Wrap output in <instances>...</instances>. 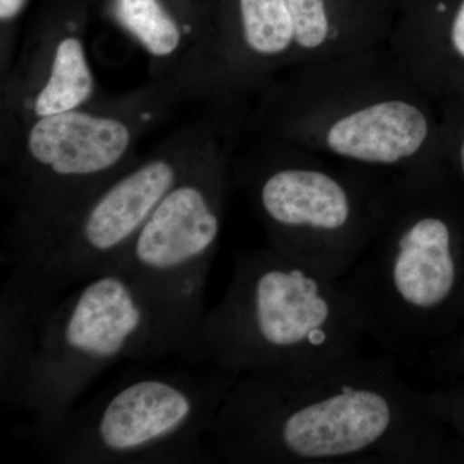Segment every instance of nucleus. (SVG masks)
Wrapping results in <instances>:
<instances>
[{"label":"nucleus","mask_w":464,"mask_h":464,"mask_svg":"<svg viewBox=\"0 0 464 464\" xmlns=\"http://www.w3.org/2000/svg\"><path fill=\"white\" fill-rule=\"evenodd\" d=\"M210 142L203 150H166L130 164L58 215H14L2 253L9 275L36 297L53 301L110 270Z\"/></svg>","instance_id":"nucleus-8"},{"label":"nucleus","mask_w":464,"mask_h":464,"mask_svg":"<svg viewBox=\"0 0 464 464\" xmlns=\"http://www.w3.org/2000/svg\"><path fill=\"white\" fill-rule=\"evenodd\" d=\"M433 404L464 445V386L431 392Z\"/></svg>","instance_id":"nucleus-16"},{"label":"nucleus","mask_w":464,"mask_h":464,"mask_svg":"<svg viewBox=\"0 0 464 464\" xmlns=\"http://www.w3.org/2000/svg\"><path fill=\"white\" fill-rule=\"evenodd\" d=\"M429 366L439 378H451L464 372V325L450 338L429 353Z\"/></svg>","instance_id":"nucleus-15"},{"label":"nucleus","mask_w":464,"mask_h":464,"mask_svg":"<svg viewBox=\"0 0 464 464\" xmlns=\"http://www.w3.org/2000/svg\"><path fill=\"white\" fill-rule=\"evenodd\" d=\"M112 14L119 25L158 60L181 54L188 44L190 25H182L160 0H112Z\"/></svg>","instance_id":"nucleus-13"},{"label":"nucleus","mask_w":464,"mask_h":464,"mask_svg":"<svg viewBox=\"0 0 464 464\" xmlns=\"http://www.w3.org/2000/svg\"><path fill=\"white\" fill-rule=\"evenodd\" d=\"M240 375L207 362L132 371L34 439L63 464L210 462L208 438Z\"/></svg>","instance_id":"nucleus-5"},{"label":"nucleus","mask_w":464,"mask_h":464,"mask_svg":"<svg viewBox=\"0 0 464 464\" xmlns=\"http://www.w3.org/2000/svg\"><path fill=\"white\" fill-rule=\"evenodd\" d=\"M134 139L130 118L85 106L29 121L3 181L14 215L44 218L81 203L130 166Z\"/></svg>","instance_id":"nucleus-10"},{"label":"nucleus","mask_w":464,"mask_h":464,"mask_svg":"<svg viewBox=\"0 0 464 464\" xmlns=\"http://www.w3.org/2000/svg\"><path fill=\"white\" fill-rule=\"evenodd\" d=\"M391 356L430 353L464 325V190L444 159L390 177L380 224L342 277Z\"/></svg>","instance_id":"nucleus-2"},{"label":"nucleus","mask_w":464,"mask_h":464,"mask_svg":"<svg viewBox=\"0 0 464 464\" xmlns=\"http://www.w3.org/2000/svg\"><path fill=\"white\" fill-rule=\"evenodd\" d=\"M42 304L8 275L0 295V392L9 409L20 411L38 353Z\"/></svg>","instance_id":"nucleus-12"},{"label":"nucleus","mask_w":464,"mask_h":464,"mask_svg":"<svg viewBox=\"0 0 464 464\" xmlns=\"http://www.w3.org/2000/svg\"><path fill=\"white\" fill-rule=\"evenodd\" d=\"M435 102L389 44L275 79L248 127L338 163L396 176L442 160Z\"/></svg>","instance_id":"nucleus-3"},{"label":"nucleus","mask_w":464,"mask_h":464,"mask_svg":"<svg viewBox=\"0 0 464 464\" xmlns=\"http://www.w3.org/2000/svg\"><path fill=\"white\" fill-rule=\"evenodd\" d=\"M438 106L442 157L464 190V97L441 101Z\"/></svg>","instance_id":"nucleus-14"},{"label":"nucleus","mask_w":464,"mask_h":464,"mask_svg":"<svg viewBox=\"0 0 464 464\" xmlns=\"http://www.w3.org/2000/svg\"><path fill=\"white\" fill-rule=\"evenodd\" d=\"M366 329L342 279L270 246L241 252L207 311L194 362L237 374L302 368L359 351Z\"/></svg>","instance_id":"nucleus-4"},{"label":"nucleus","mask_w":464,"mask_h":464,"mask_svg":"<svg viewBox=\"0 0 464 464\" xmlns=\"http://www.w3.org/2000/svg\"><path fill=\"white\" fill-rule=\"evenodd\" d=\"M210 462L439 464L464 445L406 383L393 356L359 351L288 371L241 374L208 438Z\"/></svg>","instance_id":"nucleus-1"},{"label":"nucleus","mask_w":464,"mask_h":464,"mask_svg":"<svg viewBox=\"0 0 464 464\" xmlns=\"http://www.w3.org/2000/svg\"><path fill=\"white\" fill-rule=\"evenodd\" d=\"M38 72L24 96L34 119L84 108L93 97L94 83L83 39L75 30L61 34L39 52Z\"/></svg>","instance_id":"nucleus-11"},{"label":"nucleus","mask_w":464,"mask_h":464,"mask_svg":"<svg viewBox=\"0 0 464 464\" xmlns=\"http://www.w3.org/2000/svg\"><path fill=\"white\" fill-rule=\"evenodd\" d=\"M26 0H0V18L3 25L11 24L25 7Z\"/></svg>","instance_id":"nucleus-17"},{"label":"nucleus","mask_w":464,"mask_h":464,"mask_svg":"<svg viewBox=\"0 0 464 464\" xmlns=\"http://www.w3.org/2000/svg\"><path fill=\"white\" fill-rule=\"evenodd\" d=\"M237 134V127L210 142L112 266L142 293L170 356L190 362L208 311V276L234 181L232 148Z\"/></svg>","instance_id":"nucleus-7"},{"label":"nucleus","mask_w":464,"mask_h":464,"mask_svg":"<svg viewBox=\"0 0 464 464\" xmlns=\"http://www.w3.org/2000/svg\"><path fill=\"white\" fill-rule=\"evenodd\" d=\"M41 304L38 353L24 404L32 418L24 429L29 439L61 423L88 384L114 362L170 356L148 302L119 268Z\"/></svg>","instance_id":"nucleus-9"},{"label":"nucleus","mask_w":464,"mask_h":464,"mask_svg":"<svg viewBox=\"0 0 464 464\" xmlns=\"http://www.w3.org/2000/svg\"><path fill=\"white\" fill-rule=\"evenodd\" d=\"M258 150L234 164L267 246L342 279L380 224L390 177L338 163L292 143L258 136Z\"/></svg>","instance_id":"nucleus-6"}]
</instances>
